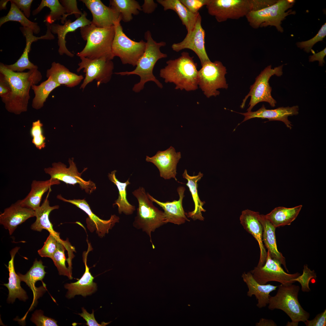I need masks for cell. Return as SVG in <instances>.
<instances>
[{
  "label": "cell",
  "mask_w": 326,
  "mask_h": 326,
  "mask_svg": "<svg viewBox=\"0 0 326 326\" xmlns=\"http://www.w3.org/2000/svg\"><path fill=\"white\" fill-rule=\"evenodd\" d=\"M0 73L8 81L11 90L7 96L1 98L6 110L17 115L26 111L30 98V89L33 85H36L42 79L40 72L34 69L26 72H14L0 62Z\"/></svg>",
  "instance_id": "6da1fadb"
},
{
  "label": "cell",
  "mask_w": 326,
  "mask_h": 326,
  "mask_svg": "<svg viewBox=\"0 0 326 326\" xmlns=\"http://www.w3.org/2000/svg\"><path fill=\"white\" fill-rule=\"evenodd\" d=\"M145 38L146 40L144 52L138 61L135 69L130 71L116 72V74L121 75H136L140 78L139 82L135 84L133 88L134 92L138 93L144 88L146 83L150 81L155 82L161 88H163L162 84L154 75L153 71L154 66L159 59L167 57V54L162 53L160 48L166 45L164 41L157 42L152 38L149 30L145 33Z\"/></svg>",
  "instance_id": "7a4b0ae2"
},
{
  "label": "cell",
  "mask_w": 326,
  "mask_h": 326,
  "mask_svg": "<svg viewBox=\"0 0 326 326\" xmlns=\"http://www.w3.org/2000/svg\"><path fill=\"white\" fill-rule=\"evenodd\" d=\"M187 52H184L179 58L167 61V65L160 71V76L166 83H173L175 88L187 91L198 88L197 64Z\"/></svg>",
  "instance_id": "3957f363"
},
{
  "label": "cell",
  "mask_w": 326,
  "mask_h": 326,
  "mask_svg": "<svg viewBox=\"0 0 326 326\" xmlns=\"http://www.w3.org/2000/svg\"><path fill=\"white\" fill-rule=\"evenodd\" d=\"M80 30L81 37L86 43L83 49L77 53V56L91 59H113L112 45L115 34L114 26L102 28L91 23L80 28Z\"/></svg>",
  "instance_id": "277c9868"
},
{
  "label": "cell",
  "mask_w": 326,
  "mask_h": 326,
  "mask_svg": "<svg viewBox=\"0 0 326 326\" xmlns=\"http://www.w3.org/2000/svg\"><path fill=\"white\" fill-rule=\"evenodd\" d=\"M277 0H209L206 5L208 12L219 22L238 19L250 12L270 6Z\"/></svg>",
  "instance_id": "5b68a950"
},
{
  "label": "cell",
  "mask_w": 326,
  "mask_h": 326,
  "mask_svg": "<svg viewBox=\"0 0 326 326\" xmlns=\"http://www.w3.org/2000/svg\"><path fill=\"white\" fill-rule=\"evenodd\" d=\"M137 199L138 207L133 223V226L142 229L149 235L153 249L155 248L151 238V233L165 224L164 212L159 210L149 198L145 188L139 186L132 192Z\"/></svg>",
  "instance_id": "8992f818"
},
{
  "label": "cell",
  "mask_w": 326,
  "mask_h": 326,
  "mask_svg": "<svg viewBox=\"0 0 326 326\" xmlns=\"http://www.w3.org/2000/svg\"><path fill=\"white\" fill-rule=\"evenodd\" d=\"M278 287L276 295L269 297V309L282 310L292 322H304L308 320L310 314L304 309L298 299L300 287L293 283L287 285L281 284Z\"/></svg>",
  "instance_id": "52a82bcc"
},
{
  "label": "cell",
  "mask_w": 326,
  "mask_h": 326,
  "mask_svg": "<svg viewBox=\"0 0 326 326\" xmlns=\"http://www.w3.org/2000/svg\"><path fill=\"white\" fill-rule=\"evenodd\" d=\"M294 4L289 2L288 0H278L270 6L249 12L245 17L250 26L253 28L273 26L278 31L282 33L283 29L281 26L282 21L287 16L296 13L295 11L291 9L286 11Z\"/></svg>",
  "instance_id": "ba28073f"
},
{
  "label": "cell",
  "mask_w": 326,
  "mask_h": 326,
  "mask_svg": "<svg viewBox=\"0 0 326 326\" xmlns=\"http://www.w3.org/2000/svg\"><path fill=\"white\" fill-rule=\"evenodd\" d=\"M283 66L282 65L273 69L271 65H270L261 72L256 78L254 83L251 86L249 92L243 99L240 106L241 108L244 107L249 97H251V99L248 112L251 111L256 105L261 102H267L272 107L275 106L277 102L272 96V88L269 82L272 76L275 75L280 77L283 75Z\"/></svg>",
  "instance_id": "9c48e42d"
},
{
  "label": "cell",
  "mask_w": 326,
  "mask_h": 326,
  "mask_svg": "<svg viewBox=\"0 0 326 326\" xmlns=\"http://www.w3.org/2000/svg\"><path fill=\"white\" fill-rule=\"evenodd\" d=\"M120 21L114 25L115 34L112 45L114 57H119L122 64L136 66L145 50L146 42L143 40L136 42L129 38L124 33Z\"/></svg>",
  "instance_id": "30bf717a"
},
{
  "label": "cell",
  "mask_w": 326,
  "mask_h": 326,
  "mask_svg": "<svg viewBox=\"0 0 326 326\" xmlns=\"http://www.w3.org/2000/svg\"><path fill=\"white\" fill-rule=\"evenodd\" d=\"M227 73L225 67L219 61H208L202 66L198 71V86L207 98L219 95V89L228 88L225 77Z\"/></svg>",
  "instance_id": "8fae6325"
},
{
  "label": "cell",
  "mask_w": 326,
  "mask_h": 326,
  "mask_svg": "<svg viewBox=\"0 0 326 326\" xmlns=\"http://www.w3.org/2000/svg\"><path fill=\"white\" fill-rule=\"evenodd\" d=\"M81 61L78 64L77 72L83 69L85 77L81 85L80 89L84 90L86 86L93 80L97 81V85L103 83L106 84L111 79L114 64L112 60L104 58L91 59L87 58L80 57Z\"/></svg>",
  "instance_id": "7c38bea8"
},
{
  "label": "cell",
  "mask_w": 326,
  "mask_h": 326,
  "mask_svg": "<svg viewBox=\"0 0 326 326\" xmlns=\"http://www.w3.org/2000/svg\"><path fill=\"white\" fill-rule=\"evenodd\" d=\"M69 166L67 168L64 163L61 162H54L51 167L45 168L44 172L49 174L52 179H57L66 184L75 185L78 184L82 190L91 194L95 190L96 187L95 184L89 180L85 181L82 178V174L87 169L84 168L81 173L78 172L76 165L74 161V158H69Z\"/></svg>",
  "instance_id": "4fadbf2b"
},
{
  "label": "cell",
  "mask_w": 326,
  "mask_h": 326,
  "mask_svg": "<svg viewBox=\"0 0 326 326\" xmlns=\"http://www.w3.org/2000/svg\"><path fill=\"white\" fill-rule=\"evenodd\" d=\"M250 272L254 279L261 284H265L270 281L278 282L284 285L293 284L294 283L292 280L301 275L298 272L291 274L286 272L280 264L271 257L268 251L264 265L257 266Z\"/></svg>",
  "instance_id": "5bb4252c"
},
{
  "label": "cell",
  "mask_w": 326,
  "mask_h": 326,
  "mask_svg": "<svg viewBox=\"0 0 326 326\" xmlns=\"http://www.w3.org/2000/svg\"><path fill=\"white\" fill-rule=\"evenodd\" d=\"M205 32L201 25V17L198 15L195 27L188 34H187L181 42L174 43L171 46L173 50L176 52L185 49L193 51L199 59L202 66L210 61L206 53L205 46Z\"/></svg>",
  "instance_id": "9a60e30c"
},
{
  "label": "cell",
  "mask_w": 326,
  "mask_h": 326,
  "mask_svg": "<svg viewBox=\"0 0 326 326\" xmlns=\"http://www.w3.org/2000/svg\"><path fill=\"white\" fill-rule=\"evenodd\" d=\"M57 198L65 202L72 204L85 212L88 216L87 219V227L91 232L95 230L99 236L103 237L108 234L115 224L118 222L119 217L115 215H112L107 220L102 219L92 212L89 204L84 199L68 200L63 198L61 194L57 195Z\"/></svg>",
  "instance_id": "2e32d148"
},
{
  "label": "cell",
  "mask_w": 326,
  "mask_h": 326,
  "mask_svg": "<svg viewBox=\"0 0 326 326\" xmlns=\"http://www.w3.org/2000/svg\"><path fill=\"white\" fill-rule=\"evenodd\" d=\"M181 158V152H176L175 149L171 146L165 151H158L152 157L146 156L145 160L156 166L160 177L165 180L174 178L177 181V165Z\"/></svg>",
  "instance_id": "e0dca14e"
},
{
  "label": "cell",
  "mask_w": 326,
  "mask_h": 326,
  "mask_svg": "<svg viewBox=\"0 0 326 326\" xmlns=\"http://www.w3.org/2000/svg\"><path fill=\"white\" fill-rule=\"evenodd\" d=\"M47 31L45 34L40 37H37L33 35V30L29 28L21 27L20 29L26 39L25 47L22 55L19 59L14 64L6 65V67L9 69L16 72H22L26 69L29 70L38 69V66L31 62L29 60L28 54L31 50L32 43L38 40H53L55 37L51 32L50 24L46 23Z\"/></svg>",
  "instance_id": "ac0fdd59"
},
{
  "label": "cell",
  "mask_w": 326,
  "mask_h": 326,
  "mask_svg": "<svg viewBox=\"0 0 326 326\" xmlns=\"http://www.w3.org/2000/svg\"><path fill=\"white\" fill-rule=\"evenodd\" d=\"M91 11V23L100 27H110L122 20L121 14L110 7L104 5L100 0H80Z\"/></svg>",
  "instance_id": "d6986e66"
},
{
  "label": "cell",
  "mask_w": 326,
  "mask_h": 326,
  "mask_svg": "<svg viewBox=\"0 0 326 326\" xmlns=\"http://www.w3.org/2000/svg\"><path fill=\"white\" fill-rule=\"evenodd\" d=\"M299 107L298 105L291 107H280L274 109H267L264 104L259 109L255 111H248L246 113H238L243 115L245 117L243 121L238 126L243 122L253 118L267 119L269 121H279L283 122L286 127L291 129L293 126L288 119L290 116L296 115L299 113Z\"/></svg>",
  "instance_id": "ffe728a7"
},
{
  "label": "cell",
  "mask_w": 326,
  "mask_h": 326,
  "mask_svg": "<svg viewBox=\"0 0 326 326\" xmlns=\"http://www.w3.org/2000/svg\"><path fill=\"white\" fill-rule=\"evenodd\" d=\"M185 190L184 187H178L177 189L179 196L178 200L166 202L160 201L147 193L149 198L163 209L165 224L170 222L179 225L185 223L186 221H190L186 216L182 205Z\"/></svg>",
  "instance_id": "44dd1931"
},
{
  "label": "cell",
  "mask_w": 326,
  "mask_h": 326,
  "mask_svg": "<svg viewBox=\"0 0 326 326\" xmlns=\"http://www.w3.org/2000/svg\"><path fill=\"white\" fill-rule=\"evenodd\" d=\"M259 212L247 209L242 212L240 223L244 229L251 234L257 241L260 249V257L257 267L262 266L267 257V252L262 240L263 227L259 219Z\"/></svg>",
  "instance_id": "7402d4cb"
},
{
  "label": "cell",
  "mask_w": 326,
  "mask_h": 326,
  "mask_svg": "<svg viewBox=\"0 0 326 326\" xmlns=\"http://www.w3.org/2000/svg\"><path fill=\"white\" fill-rule=\"evenodd\" d=\"M87 13L84 11L80 17L73 21L69 19L66 20L62 25L54 23L50 24L52 33L57 35L58 53L60 55L65 54L70 57L74 56V54L69 51L66 46V36L69 32L74 31L79 28L91 24V21L87 19Z\"/></svg>",
  "instance_id": "603a6c76"
},
{
  "label": "cell",
  "mask_w": 326,
  "mask_h": 326,
  "mask_svg": "<svg viewBox=\"0 0 326 326\" xmlns=\"http://www.w3.org/2000/svg\"><path fill=\"white\" fill-rule=\"evenodd\" d=\"M34 216V210L22 206L18 200L4 209L0 215V223L11 235L18 225Z\"/></svg>",
  "instance_id": "cb8c5ba5"
},
{
  "label": "cell",
  "mask_w": 326,
  "mask_h": 326,
  "mask_svg": "<svg viewBox=\"0 0 326 326\" xmlns=\"http://www.w3.org/2000/svg\"><path fill=\"white\" fill-rule=\"evenodd\" d=\"M87 251L83 252V260L85 266V270L82 277L75 283H67L65 288L68 289L66 295L69 299L74 297L76 295H81L83 296L90 295L97 289L96 284L94 282V277L89 271L87 263V256L88 253L91 250V247L89 244Z\"/></svg>",
  "instance_id": "d4e9b609"
},
{
  "label": "cell",
  "mask_w": 326,
  "mask_h": 326,
  "mask_svg": "<svg viewBox=\"0 0 326 326\" xmlns=\"http://www.w3.org/2000/svg\"><path fill=\"white\" fill-rule=\"evenodd\" d=\"M60 183L59 181L51 178L45 181L33 180L29 193L24 199L19 200L20 204L35 210L40 206L43 194L50 189L52 186Z\"/></svg>",
  "instance_id": "484cf974"
},
{
  "label": "cell",
  "mask_w": 326,
  "mask_h": 326,
  "mask_svg": "<svg viewBox=\"0 0 326 326\" xmlns=\"http://www.w3.org/2000/svg\"><path fill=\"white\" fill-rule=\"evenodd\" d=\"M259 219L263 227L262 240L271 257L282 265L286 271H289L286 267V259L277 249L275 236V228L264 216L259 214Z\"/></svg>",
  "instance_id": "4316f807"
},
{
  "label": "cell",
  "mask_w": 326,
  "mask_h": 326,
  "mask_svg": "<svg viewBox=\"0 0 326 326\" xmlns=\"http://www.w3.org/2000/svg\"><path fill=\"white\" fill-rule=\"evenodd\" d=\"M241 277L248 289L247 296L251 297L254 295L258 300L257 306L259 308L265 307L268 304L270 293L275 290L278 286L270 284H259L254 279L250 272L244 273Z\"/></svg>",
  "instance_id": "83f0119b"
},
{
  "label": "cell",
  "mask_w": 326,
  "mask_h": 326,
  "mask_svg": "<svg viewBox=\"0 0 326 326\" xmlns=\"http://www.w3.org/2000/svg\"><path fill=\"white\" fill-rule=\"evenodd\" d=\"M20 248L19 247H15L10 252L11 259L9 261L8 267L9 272L8 282L4 284L8 288L9 291L8 300L12 303L15 301L16 298L25 301L28 298L26 292L21 286V281L14 270V258Z\"/></svg>",
  "instance_id": "f1b7e54d"
},
{
  "label": "cell",
  "mask_w": 326,
  "mask_h": 326,
  "mask_svg": "<svg viewBox=\"0 0 326 326\" xmlns=\"http://www.w3.org/2000/svg\"><path fill=\"white\" fill-rule=\"evenodd\" d=\"M51 191L50 188L42 205L34 210L35 216L36 219L35 222L31 225L30 228L33 230L40 232L45 229L48 231L50 233L59 236V233L54 230L53 225L49 218L50 212L59 208V206L58 205L53 206L50 205L48 197Z\"/></svg>",
  "instance_id": "f546056e"
},
{
  "label": "cell",
  "mask_w": 326,
  "mask_h": 326,
  "mask_svg": "<svg viewBox=\"0 0 326 326\" xmlns=\"http://www.w3.org/2000/svg\"><path fill=\"white\" fill-rule=\"evenodd\" d=\"M203 176V174L199 172L197 175L191 176L189 175L187 169H185L182 174L184 178L187 180L186 185L189 189L194 204V209L190 212L186 213L187 217L190 218L193 220L198 219L203 221L204 217L202 216V212L206 210L203 207L205 203V201H202L199 197L197 190V182Z\"/></svg>",
  "instance_id": "4dcf8cb0"
},
{
  "label": "cell",
  "mask_w": 326,
  "mask_h": 326,
  "mask_svg": "<svg viewBox=\"0 0 326 326\" xmlns=\"http://www.w3.org/2000/svg\"><path fill=\"white\" fill-rule=\"evenodd\" d=\"M47 78L52 77L60 85H64L69 88L74 87L79 84L83 79L82 75H78L71 72L65 66L54 62L51 68L46 72Z\"/></svg>",
  "instance_id": "1f68e13d"
},
{
  "label": "cell",
  "mask_w": 326,
  "mask_h": 326,
  "mask_svg": "<svg viewBox=\"0 0 326 326\" xmlns=\"http://www.w3.org/2000/svg\"><path fill=\"white\" fill-rule=\"evenodd\" d=\"M157 2L163 6L165 11L171 10L175 11L185 26L187 34L191 33L195 27L199 12L196 14L191 13L180 0H157Z\"/></svg>",
  "instance_id": "d6a6232c"
},
{
  "label": "cell",
  "mask_w": 326,
  "mask_h": 326,
  "mask_svg": "<svg viewBox=\"0 0 326 326\" xmlns=\"http://www.w3.org/2000/svg\"><path fill=\"white\" fill-rule=\"evenodd\" d=\"M302 207L301 205L290 208L278 207L264 216L276 228L289 225L296 219Z\"/></svg>",
  "instance_id": "836d02e7"
},
{
  "label": "cell",
  "mask_w": 326,
  "mask_h": 326,
  "mask_svg": "<svg viewBox=\"0 0 326 326\" xmlns=\"http://www.w3.org/2000/svg\"><path fill=\"white\" fill-rule=\"evenodd\" d=\"M116 172L117 171L114 170L108 174L109 179L117 186L118 190V198L115 201L113 206L116 205L118 206L119 214L123 213L126 215H131L135 211L136 207L130 203L127 199L126 188L131 184L129 179L124 182H120L116 177Z\"/></svg>",
  "instance_id": "e575fe53"
},
{
  "label": "cell",
  "mask_w": 326,
  "mask_h": 326,
  "mask_svg": "<svg viewBox=\"0 0 326 326\" xmlns=\"http://www.w3.org/2000/svg\"><path fill=\"white\" fill-rule=\"evenodd\" d=\"M45 267L41 260L38 261L36 259L32 266L25 274H18L21 281L25 282L32 291L35 302L37 297L39 296L40 291L39 288L36 287L35 284L38 281H42L46 273Z\"/></svg>",
  "instance_id": "d590c367"
},
{
  "label": "cell",
  "mask_w": 326,
  "mask_h": 326,
  "mask_svg": "<svg viewBox=\"0 0 326 326\" xmlns=\"http://www.w3.org/2000/svg\"><path fill=\"white\" fill-rule=\"evenodd\" d=\"M45 7L49 8L50 10L45 18L46 23L51 24L55 21L60 20L62 23L64 24L66 21V10L58 0H42L38 7L32 11V14L36 15Z\"/></svg>",
  "instance_id": "8d00e7d4"
},
{
  "label": "cell",
  "mask_w": 326,
  "mask_h": 326,
  "mask_svg": "<svg viewBox=\"0 0 326 326\" xmlns=\"http://www.w3.org/2000/svg\"><path fill=\"white\" fill-rule=\"evenodd\" d=\"M60 85L50 77L39 85H33L31 88L35 94L32 101L33 108L36 110L42 108L51 92Z\"/></svg>",
  "instance_id": "74e56055"
},
{
  "label": "cell",
  "mask_w": 326,
  "mask_h": 326,
  "mask_svg": "<svg viewBox=\"0 0 326 326\" xmlns=\"http://www.w3.org/2000/svg\"><path fill=\"white\" fill-rule=\"evenodd\" d=\"M110 7L119 12L122 20L128 22L133 19V15H137L142 11L138 2L135 0H110Z\"/></svg>",
  "instance_id": "f35d334b"
},
{
  "label": "cell",
  "mask_w": 326,
  "mask_h": 326,
  "mask_svg": "<svg viewBox=\"0 0 326 326\" xmlns=\"http://www.w3.org/2000/svg\"><path fill=\"white\" fill-rule=\"evenodd\" d=\"M11 2L10 9L7 14L0 19V27L9 21L19 22L23 27L31 29L34 33L37 34L40 31V28L37 23L29 20L24 13L13 2Z\"/></svg>",
  "instance_id": "ab89813d"
},
{
  "label": "cell",
  "mask_w": 326,
  "mask_h": 326,
  "mask_svg": "<svg viewBox=\"0 0 326 326\" xmlns=\"http://www.w3.org/2000/svg\"><path fill=\"white\" fill-rule=\"evenodd\" d=\"M74 248L68 241L60 238L58 241L56 250L51 258L56 267L59 274L66 276L70 279H72V273L66 266L65 262L67 260L65 251L67 249L70 250Z\"/></svg>",
  "instance_id": "60d3db41"
},
{
  "label": "cell",
  "mask_w": 326,
  "mask_h": 326,
  "mask_svg": "<svg viewBox=\"0 0 326 326\" xmlns=\"http://www.w3.org/2000/svg\"><path fill=\"white\" fill-rule=\"evenodd\" d=\"M43 124L40 120L33 122L30 130V134L32 138V142L39 150L44 148L46 146L45 137L43 134Z\"/></svg>",
  "instance_id": "b9f144b4"
},
{
  "label": "cell",
  "mask_w": 326,
  "mask_h": 326,
  "mask_svg": "<svg viewBox=\"0 0 326 326\" xmlns=\"http://www.w3.org/2000/svg\"><path fill=\"white\" fill-rule=\"evenodd\" d=\"M60 238L57 236L50 233L43 247L38 251V253L42 257L51 258L56 250L58 240Z\"/></svg>",
  "instance_id": "7bdbcfd3"
},
{
  "label": "cell",
  "mask_w": 326,
  "mask_h": 326,
  "mask_svg": "<svg viewBox=\"0 0 326 326\" xmlns=\"http://www.w3.org/2000/svg\"><path fill=\"white\" fill-rule=\"evenodd\" d=\"M316 274L314 270H312L308 267V265L305 264L303 266V273L297 278L292 280L294 283L298 282L301 286V290L303 292H308L311 291L309 284L310 280L312 279H316Z\"/></svg>",
  "instance_id": "ee69618b"
},
{
  "label": "cell",
  "mask_w": 326,
  "mask_h": 326,
  "mask_svg": "<svg viewBox=\"0 0 326 326\" xmlns=\"http://www.w3.org/2000/svg\"><path fill=\"white\" fill-rule=\"evenodd\" d=\"M326 36V23L322 25L318 33L310 39L296 43L297 47L309 53L312 50L313 46L317 42L322 41Z\"/></svg>",
  "instance_id": "f6af8a7d"
},
{
  "label": "cell",
  "mask_w": 326,
  "mask_h": 326,
  "mask_svg": "<svg viewBox=\"0 0 326 326\" xmlns=\"http://www.w3.org/2000/svg\"><path fill=\"white\" fill-rule=\"evenodd\" d=\"M31 321L37 326H58L54 319L46 317L41 310H37L33 314Z\"/></svg>",
  "instance_id": "bcb514c9"
},
{
  "label": "cell",
  "mask_w": 326,
  "mask_h": 326,
  "mask_svg": "<svg viewBox=\"0 0 326 326\" xmlns=\"http://www.w3.org/2000/svg\"><path fill=\"white\" fill-rule=\"evenodd\" d=\"M60 2L66 10V18L69 15L74 14L77 18L83 14V13L79 10L78 8L76 0H61Z\"/></svg>",
  "instance_id": "7dc6e473"
},
{
  "label": "cell",
  "mask_w": 326,
  "mask_h": 326,
  "mask_svg": "<svg viewBox=\"0 0 326 326\" xmlns=\"http://www.w3.org/2000/svg\"><path fill=\"white\" fill-rule=\"evenodd\" d=\"M181 2L191 13L197 14L202 7L206 5L209 0H180Z\"/></svg>",
  "instance_id": "c3c4849f"
},
{
  "label": "cell",
  "mask_w": 326,
  "mask_h": 326,
  "mask_svg": "<svg viewBox=\"0 0 326 326\" xmlns=\"http://www.w3.org/2000/svg\"><path fill=\"white\" fill-rule=\"evenodd\" d=\"M82 313L78 315L82 317L86 321V325L88 326H105L110 323L102 322L101 324H99L96 320L93 310L91 314L88 313L84 308H82Z\"/></svg>",
  "instance_id": "681fc988"
},
{
  "label": "cell",
  "mask_w": 326,
  "mask_h": 326,
  "mask_svg": "<svg viewBox=\"0 0 326 326\" xmlns=\"http://www.w3.org/2000/svg\"><path fill=\"white\" fill-rule=\"evenodd\" d=\"M24 13L26 17L29 18L30 15V8L32 0H10Z\"/></svg>",
  "instance_id": "f907efd6"
},
{
  "label": "cell",
  "mask_w": 326,
  "mask_h": 326,
  "mask_svg": "<svg viewBox=\"0 0 326 326\" xmlns=\"http://www.w3.org/2000/svg\"><path fill=\"white\" fill-rule=\"evenodd\" d=\"M307 326H325L326 325V309L315 316L313 319L307 320L304 322Z\"/></svg>",
  "instance_id": "816d5d0a"
},
{
  "label": "cell",
  "mask_w": 326,
  "mask_h": 326,
  "mask_svg": "<svg viewBox=\"0 0 326 326\" xmlns=\"http://www.w3.org/2000/svg\"><path fill=\"white\" fill-rule=\"evenodd\" d=\"M9 84L2 74L0 73V96L1 98L7 96L11 92Z\"/></svg>",
  "instance_id": "f5cc1de1"
},
{
  "label": "cell",
  "mask_w": 326,
  "mask_h": 326,
  "mask_svg": "<svg viewBox=\"0 0 326 326\" xmlns=\"http://www.w3.org/2000/svg\"><path fill=\"white\" fill-rule=\"evenodd\" d=\"M326 55V48L323 50L317 53H313L312 55L309 57V62H313L318 61L319 62V65L321 66H324V63H325L324 58Z\"/></svg>",
  "instance_id": "db71d44e"
},
{
  "label": "cell",
  "mask_w": 326,
  "mask_h": 326,
  "mask_svg": "<svg viewBox=\"0 0 326 326\" xmlns=\"http://www.w3.org/2000/svg\"><path fill=\"white\" fill-rule=\"evenodd\" d=\"M142 11L146 14L153 12L157 7V4L153 0H145L143 5L141 6Z\"/></svg>",
  "instance_id": "11a10c76"
},
{
  "label": "cell",
  "mask_w": 326,
  "mask_h": 326,
  "mask_svg": "<svg viewBox=\"0 0 326 326\" xmlns=\"http://www.w3.org/2000/svg\"><path fill=\"white\" fill-rule=\"evenodd\" d=\"M256 325L257 326H276L277 325L272 320L261 318L259 322L256 323Z\"/></svg>",
  "instance_id": "9f6ffc18"
},
{
  "label": "cell",
  "mask_w": 326,
  "mask_h": 326,
  "mask_svg": "<svg viewBox=\"0 0 326 326\" xmlns=\"http://www.w3.org/2000/svg\"><path fill=\"white\" fill-rule=\"evenodd\" d=\"M9 0H1L0 1V9H6V5Z\"/></svg>",
  "instance_id": "6f0895ef"
},
{
  "label": "cell",
  "mask_w": 326,
  "mask_h": 326,
  "mask_svg": "<svg viewBox=\"0 0 326 326\" xmlns=\"http://www.w3.org/2000/svg\"><path fill=\"white\" fill-rule=\"evenodd\" d=\"M298 322H296L292 321H288L286 324L287 326H297L298 325Z\"/></svg>",
  "instance_id": "680465c9"
}]
</instances>
